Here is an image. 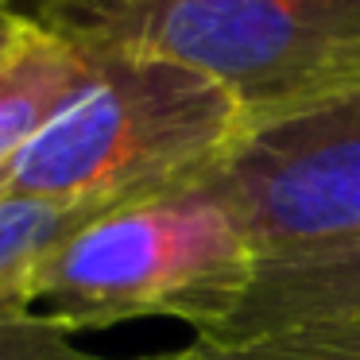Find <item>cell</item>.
<instances>
[{"instance_id": "cell-5", "label": "cell", "mask_w": 360, "mask_h": 360, "mask_svg": "<svg viewBox=\"0 0 360 360\" xmlns=\"http://www.w3.org/2000/svg\"><path fill=\"white\" fill-rule=\"evenodd\" d=\"M337 318H360V240L264 256L240 306L198 341L236 345Z\"/></svg>"}, {"instance_id": "cell-4", "label": "cell", "mask_w": 360, "mask_h": 360, "mask_svg": "<svg viewBox=\"0 0 360 360\" xmlns=\"http://www.w3.org/2000/svg\"><path fill=\"white\" fill-rule=\"evenodd\" d=\"M198 186L244 221L259 259L360 240V74L295 109L248 120Z\"/></svg>"}, {"instance_id": "cell-12", "label": "cell", "mask_w": 360, "mask_h": 360, "mask_svg": "<svg viewBox=\"0 0 360 360\" xmlns=\"http://www.w3.org/2000/svg\"><path fill=\"white\" fill-rule=\"evenodd\" d=\"M155 360H198V349H194V345H190V349L174 352V356H155Z\"/></svg>"}, {"instance_id": "cell-13", "label": "cell", "mask_w": 360, "mask_h": 360, "mask_svg": "<svg viewBox=\"0 0 360 360\" xmlns=\"http://www.w3.org/2000/svg\"><path fill=\"white\" fill-rule=\"evenodd\" d=\"M136 4H143V0H136Z\"/></svg>"}, {"instance_id": "cell-8", "label": "cell", "mask_w": 360, "mask_h": 360, "mask_svg": "<svg viewBox=\"0 0 360 360\" xmlns=\"http://www.w3.org/2000/svg\"><path fill=\"white\" fill-rule=\"evenodd\" d=\"M198 360H360V318L314 321L256 341H194Z\"/></svg>"}, {"instance_id": "cell-7", "label": "cell", "mask_w": 360, "mask_h": 360, "mask_svg": "<svg viewBox=\"0 0 360 360\" xmlns=\"http://www.w3.org/2000/svg\"><path fill=\"white\" fill-rule=\"evenodd\" d=\"M117 205H63L35 202V198L0 202V321L32 314L35 275L47 264V256Z\"/></svg>"}, {"instance_id": "cell-10", "label": "cell", "mask_w": 360, "mask_h": 360, "mask_svg": "<svg viewBox=\"0 0 360 360\" xmlns=\"http://www.w3.org/2000/svg\"><path fill=\"white\" fill-rule=\"evenodd\" d=\"M0 360H109L74 345L66 329L51 326L39 314L0 321Z\"/></svg>"}, {"instance_id": "cell-3", "label": "cell", "mask_w": 360, "mask_h": 360, "mask_svg": "<svg viewBox=\"0 0 360 360\" xmlns=\"http://www.w3.org/2000/svg\"><path fill=\"white\" fill-rule=\"evenodd\" d=\"M105 43L179 58L259 120L360 74V0H143Z\"/></svg>"}, {"instance_id": "cell-6", "label": "cell", "mask_w": 360, "mask_h": 360, "mask_svg": "<svg viewBox=\"0 0 360 360\" xmlns=\"http://www.w3.org/2000/svg\"><path fill=\"white\" fill-rule=\"evenodd\" d=\"M94 47L58 35H27V43L0 66V163H8L66 97L86 82Z\"/></svg>"}, {"instance_id": "cell-2", "label": "cell", "mask_w": 360, "mask_h": 360, "mask_svg": "<svg viewBox=\"0 0 360 360\" xmlns=\"http://www.w3.org/2000/svg\"><path fill=\"white\" fill-rule=\"evenodd\" d=\"M259 271L244 221L198 182L136 198L58 244L35 275L32 314L66 333L179 318L198 337L240 306Z\"/></svg>"}, {"instance_id": "cell-1", "label": "cell", "mask_w": 360, "mask_h": 360, "mask_svg": "<svg viewBox=\"0 0 360 360\" xmlns=\"http://www.w3.org/2000/svg\"><path fill=\"white\" fill-rule=\"evenodd\" d=\"M248 128L217 78L167 55L101 43L86 82L0 163V202L117 205L198 182Z\"/></svg>"}, {"instance_id": "cell-11", "label": "cell", "mask_w": 360, "mask_h": 360, "mask_svg": "<svg viewBox=\"0 0 360 360\" xmlns=\"http://www.w3.org/2000/svg\"><path fill=\"white\" fill-rule=\"evenodd\" d=\"M27 35H35V32L20 27L16 20H8V16H0V66L8 63V58L16 55L20 47H24V43H27Z\"/></svg>"}, {"instance_id": "cell-9", "label": "cell", "mask_w": 360, "mask_h": 360, "mask_svg": "<svg viewBox=\"0 0 360 360\" xmlns=\"http://www.w3.org/2000/svg\"><path fill=\"white\" fill-rule=\"evenodd\" d=\"M136 8V0H0V16L35 35H58L97 47Z\"/></svg>"}]
</instances>
